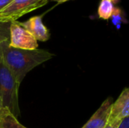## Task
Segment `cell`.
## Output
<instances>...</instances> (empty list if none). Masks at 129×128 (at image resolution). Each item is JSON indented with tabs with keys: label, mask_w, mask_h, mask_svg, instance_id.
Listing matches in <instances>:
<instances>
[{
	"label": "cell",
	"mask_w": 129,
	"mask_h": 128,
	"mask_svg": "<svg viewBox=\"0 0 129 128\" xmlns=\"http://www.w3.org/2000/svg\"><path fill=\"white\" fill-rule=\"evenodd\" d=\"M53 57V54L43 49L23 50L12 48L9 46V40L0 44V59L19 84L29 72Z\"/></svg>",
	"instance_id": "obj_1"
},
{
	"label": "cell",
	"mask_w": 129,
	"mask_h": 128,
	"mask_svg": "<svg viewBox=\"0 0 129 128\" xmlns=\"http://www.w3.org/2000/svg\"><path fill=\"white\" fill-rule=\"evenodd\" d=\"M20 85L8 68L0 61V106L7 109L14 117L20 115L18 91Z\"/></svg>",
	"instance_id": "obj_2"
},
{
	"label": "cell",
	"mask_w": 129,
	"mask_h": 128,
	"mask_svg": "<svg viewBox=\"0 0 129 128\" xmlns=\"http://www.w3.org/2000/svg\"><path fill=\"white\" fill-rule=\"evenodd\" d=\"M48 0H12L0 11V21H15L23 15L45 6Z\"/></svg>",
	"instance_id": "obj_3"
},
{
	"label": "cell",
	"mask_w": 129,
	"mask_h": 128,
	"mask_svg": "<svg viewBox=\"0 0 129 128\" xmlns=\"http://www.w3.org/2000/svg\"><path fill=\"white\" fill-rule=\"evenodd\" d=\"M9 46L23 50H36L39 45L35 37L15 20L10 26Z\"/></svg>",
	"instance_id": "obj_4"
},
{
	"label": "cell",
	"mask_w": 129,
	"mask_h": 128,
	"mask_svg": "<svg viewBox=\"0 0 129 128\" xmlns=\"http://www.w3.org/2000/svg\"><path fill=\"white\" fill-rule=\"evenodd\" d=\"M129 116V89L125 88L116 100L113 103L107 122L122 121Z\"/></svg>",
	"instance_id": "obj_5"
},
{
	"label": "cell",
	"mask_w": 129,
	"mask_h": 128,
	"mask_svg": "<svg viewBox=\"0 0 129 128\" xmlns=\"http://www.w3.org/2000/svg\"><path fill=\"white\" fill-rule=\"evenodd\" d=\"M19 24L30 32L37 41H46L50 38L51 34L47 26L43 23L42 16H34Z\"/></svg>",
	"instance_id": "obj_6"
},
{
	"label": "cell",
	"mask_w": 129,
	"mask_h": 128,
	"mask_svg": "<svg viewBox=\"0 0 129 128\" xmlns=\"http://www.w3.org/2000/svg\"><path fill=\"white\" fill-rule=\"evenodd\" d=\"M113 103L112 97L106 99L99 109L82 128H104L107 124L110 112L111 106Z\"/></svg>",
	"instance_id": "obj_7"
},
{
	"label": "cell",
	"mask_w": 129,
	"mask_h": 128,
	"mask_svg": "<svg viewBox=\"0 0 129 128\" xmlns=\"http://www.w3.org/2000/svg\"><path fill=\"white\" fill-rule=\"evenodd\" d=\"M0 128H26L7 109L0 108Z\"/></svg>",
	"instance_id": "obj_8"
},
{
	"label": "cell",
	"mask_w": 129,
	"mask_h": 128,
	"mask_svg": "<svg viewBox=\"0 0 129 128\" xmlns=\"http://www.w3.org/2000/svg\"><path fill=\"white\" fill-rule=\"evenodd\" d=\"M114 8L115 6L111 0H101L98 8V15L99 18L105 20L110 19Z\"/></svg>",
	"instance_id": "obj_9"
},
{
	"label": "cell",
	"mask_w": 129,
	"mask_h": 128,
	"mask_svg": "<svg viewBox=\"0 0 129 128\" xmlns=\"http://www.w3.org/2000/svg\"><path fill=\"white\" fill-rule=\"evenodd\" d=\"M111 20L113 23L119 29L120 24L122 23H127V20L125 18L124 11L122 9H121L119 7H115L113 12L111 16Z\"/></svg>",
	"instance_id": "obj_10"
},
{
	"label": "cell",
	"mask_w": 129,
	"mask_h": 128,
	"mask_svg": "<svg viewBox=\"0 0 129 128\" xmlns=\"http://www.w3.org/2000/svg\"><path fill=\"white\" fill-rule=\"evenodd\" d=\"M11 23L10 21H0V44L9 40Z\"/></svg>",
	"instance_id": "obj_11"
},
{
	"label": "cell",
	"mask_w": 129,
	"mask_h": 128,
	"mask_svg": "<svg viewBox=\"0 0 129 128\" xmlns=\"http://www.w3.org/2000/svg\"><path fill=\"white\" fill-rule=\"evenodd\" d=\"M121 121H113V122H107V124L104 128H118L120 124Z\"/></svg>",
	"instance_id": "obj_12"
},
{
	"label": "cell",
	"mask_w": 129,
	"mask_h": 128,
	"mask_svg": "<svg viewBox=\"0 0 129 128\" xmlns=\"http://www.w3.org/2000/svg\"><path fill=\"white\" fill-rule=\"evenodd\" d=\"M118 128H129V117L124 118L121 121Z\"/></svg>",
	"instance_id": "obj_13"
},
{
	"label": "cell",
	"mask_w": 129,
	"mask_h": 128,
	"mask_svg": "<svg viewBox=\"0 0 129 128\" xmlns=\"http://www.w3.org/2000/svg\"><path fill=\"white\" fill-rule=\"evenodd\" d=\"M12 0H0V11L5 8Z\"/></svg>",
	"instance_id": "obj_14"
},
{
	"label": "cell",
	"mask_w": 129,
	"mask_h": 128,
	"mask_svg": "<svg viewBox=\"0 0 129 128\" xmlns=\"http://www.w3.org/2000/svg\"><path fill=\"white\" fill-rule=\"evenodd\" d=\"M51 1H53V2H57V3H63V2H67V1H70V0H51Z\"/></svg>",
	"instance_id": "obj_15"
},
{
	"label": "cell",
	"mask_w": 129,
	"mask_h": 128,
	"mask_svg": "<svg viewBox=\"0 0 129 128\" xmlns=\"http://www.w3.org/2000/svg\"><path fill=\"white\" fill-rule=\"evenodd\" d=\"M111 2L113 3V5H115V4H117L119 2V0H111Z\"/></svg>",
	"instance_id": "obj_16"
},
{
	"label": "cell",
	"mask_w": 129,
	"mask_h": 128,
	"mask_svg": "<svg viewBox=\"0 0 129 128\" xmlns=\"http://www.w3.org/2000/svg\"><path fill=\"white\" fill-rule=\"evenodd\" d=\"M0 61H1V59H0Z\"/></svg>",
	"instance_id": "obj_17"
},
{
	"label": "cell",
	"mask_w": 129,
	"mask_h": 128,
	"mask_svg": "<svg viewBox=\"0 0 129 128\" xmlns=\"http://www.w3.org/2000/svg\"><path fill=\"white\" fill-rule=\"evenodd\" d=\"M0 108H1V106H0Z\"/></svg>",
	"instance_id": "obj_18"
}]
</instances>
